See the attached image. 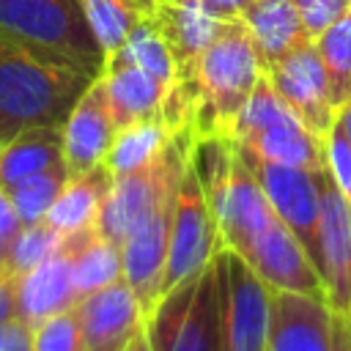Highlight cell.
Listing matches in <instances>:
<instances>
[{"label":"cell","instance_id":"obj_30","mask_svg":"<svg viewBox=\"0 0 351 351\" xmlns=\"http://www.w3.org/2000/svg\"><path fill=\"white\" fill-rule=\"evenodd\" d=\"M33 351H85L74 307L33 326Z\"/></svg>","mask_w":351,"mask_h":351},{"label":"cell","instance_id":"obj_37","mask_svg":"<svg viewBox=\"0 0 351 351\" xmlns=\"http://www.w3.org/2000/svg\"><path fill=\"white\" fill-rule=\"evenodd\" d=\"M332 351H351V315L332 313Z\"/></svg>","mask_w":351,"mask_h":351},{"label":"cell","instance_id":"obj_38","mask_svg":"<svg viewBox=\"0 0 351 351\" xmlns=\"http://www.w3.org/2000/svg\"><path fill=\"white\" fill-rule=\"evenodd\" d=\"M121 351H151V346H148V337H145V326L121 348Z\"/></svg>","mask_w":351,"mask_h":351},{"label":"cell","instance_id":"obj_18","mask_svg":"<svg viewBox=\"0 0 351 351\" xmlns=\"http://www.w3.org/2000/svg\"><path fill=\"white\" fill-rule=\"evenodd\" d=\"M239 148L277 165H293L307 170H326V143L315 132H310L299 118H288L280 123H271L266 129H258L241 140H236Z\"/></svg>","mask_w":351,"mask_h":351},{"label":"cell","instance_id":"obj_25","mask_svg":"<svg viewBox=\"0 0 351 351\" xmlns=\"http://www.w3.org/2000/svg\"><path fill=\"white\" fill-rule=\"evenodd\" d=\"M82 11L104 58L123 47L132 27L145 14L140 0H82Z\"/></svg>","mask_w":351,"mask_h":351},{"label":"cell","instance_id":"obj_24","mask_svg":"<svg viewBox=\"0 0 351 351\" xmlns=\"http://www.w3.org/2000/svg\"><path fill=\"white\" fill-rule=\"evenodd\" d=\"M104 66H137L148 74H154L159 82L170 85L176 77V63L173 55L162 38V33L156 30V25L143 14V19L132 27L129 38L123 41V47L118 52H112Z\"/></svg>","mask_w":351,"mask_h":351},{"label":"cell","instance_id":"obj_26","mask_svg":"<svg viewBox=\"0 0 351 351\" xmlns=\"http://www.w3.org/2000/svg\"><path fill=\"white\" fill-rule=\"evenodd\" d=\"M315 47L329 80L332 101L340 112V107L351 99V8L315 38Z\"/></svg>","mask_w":351,"mask_h":351},{"label":"cell","instance_id":"obj_15","mask_svg":"<svg viewBox=\"0 0 351 351\" xmlns=\"http://www.w3.org/2000/svg\"><path fill=\"white\" fill-rule=\"evenodd\" d=\"M115 132L118 126L107 107L101 80H93L63 123V162L69 173L74 176L101 165L115 140Z\"/></svg>","mask_w":351,"mask_h":351},{"label":"cell","instance_id":"obj_3","mask_svg":"<svg viewBox=\"0 0 351 351\" xmlns=\"http://www.w3.org/2000/svg\"><path fill=\"white\" fill-rule=\"evenodd\" d=\"M151 351H225V258L167 291L145 318Z\"/></svg>","mask_w":351,"mask_h":351},{"label":"cell","instance_id":"obj_21","mask_svg":"<svg viewBox=\"0 0 351 351\" xmlns=\"http://www.w3.org/2000/svg\"><path fill=\"white\" fill-rule=\"evenodd\" d=\"M71 255V277L77 296H88L99 288H107L123 277V252L121 244L104 239L96 228L66 236L63 244Z\"/></svg>","mask_w":351,"mask_h":351},{"label":"cell","instance_id":"obj_29","mask_svg":"<svg viewBox=\"0 0 351 351\" xmlns=\"http://www.w3.org/2000/svg\"><path fill=\"white\" fill-rule=\"evenodd\" d=\"M288 118H299V115L277 93V88L271 85L269 74H263L258 80V85L252 88L247 104L241 107V112H239V118H236V123L230 129V140L236 143V140H241V137H247V134H252L258 129H266V126L288 121Z\"/></svg>","mask_w":351,"mask_h":351},{"label":"cell","instance_id":"obj_13","mask_svg":"<svg viewBox=\"0 0 351 351\" xmlns=\"http://www.w3.org/2000/svg\"><path fill=\"white\" fill-rule=\"evenodd\" d=\"M145 16L162 33L173 63L176 82H195V69L206 47L219 33L222 22L214 19L200 0H162L145 8Z\"/></svg>","mask_w":351,"mask_h":351},{"label":"cell","instance_id":"obj_32","mask_svg":"<svg viewBox=\"0 0 351 351\" xmlns=\"http://www.w3.org/2000/svg\"><path fill=\"white\" fill-rule=\"evenodd\" d=\"M293 3L299 11L304 36L310 41H315L324 30H329L351 8V3H346V0H293Z\"/></svg>","mask_w":351,"mask_h":351},{"label":"cell","instance_id":"obj_8","mask_svg":"<svg viewBox=\"0 0 351 351\" xmlns=\"http://www.w3.org/2000/svg\"><path fill=\"white\" fill-rule=\"evenodd\" d=\"M266 74L285 104L299 115V121L318 137H326L337 121V107L332 101L329 80L315 41H302L282 58L266 63Z\"/></svg>","mask_w":351,"mask_h":351},{"label":"cell","instance_id":"obj_11","mask_svg":"<svg viewBox=\"0 0 351 351\" xmlns=\"http://www.w3.org/2000/svg\"><path fill=\"white\" fill-rule=\"evenodd\" d=\"M326 304L337 315H351V203L340 195L329 173L321 178V222L315 263Z\"/></svg>","mask_w":351,"mask_h":351},{"label":"cell","instance_id":"obj_20","mask_svg":"<svg viewBox=\"0 0 351 351\" xmlns=\"http://www.w3.org/2000/svg\"><path fill=\"white\" fill-rule=\"evenodd\" d=\"M63 165V126H36L0 143V186Z\"/></svg>","mask_w":351,"mask_h":351},{"label":"cell","instance_id":"obj_41","mask_svg":"<svg viewBox=\"0 0 351 351\" xmlns=\"http://www.w3.org/2000/svg\"><path fill=\"white\" fill-rule=\"evenodd\" d=\"M143 3V8H148V5H154V3H162V0H140Z\"/></svg>","mask_w":351,"mask_h":351},{"label":"cell","instance_id":"obj_34","mask_svg":"<svg viewBox=\"0 0 351 351\" xmlns=\"http://www.w3.org/2000/svg\"><path fill=\"white\" fill-rule=\"evenodd\" d=\"M19 230H22V219H19V214H16L8 192L0 186V239L11 247V241H14V236Z\"/></svg>","mask_w":351,"mask_h":351},{"label":"cell","instance_id":"obj_1","mask_svg":"<svg viewBox=\"0 0 351 351\" xmlns=\"http://www.w3.org/2000/svg\"><path fill=\"white\" fill-rule=\"evenodd\" d=\"M99 80L82 66L0 30V143L36 126H63Z\"/></svg>","mask_w":351,"mask_h":351},{"label":"cell","instance_id":"obj_14","mask_svg":"<svg viewBox=\"0 0 351 351\" xmlns=\"http://www.w3.org/2000/svg\"><path fill=\"white\" fill-rule=\"evenodd\" d=\"M266 351H332V310L324 299L274 291Z\"/></svg>","mask_w":351,"mask_h":351},{"label":"cell","instance_id":"obj_4","mask_svg":"<svg viewBox=\"0 0 351 351\" xmlns=\"http://www.w3.org/2000/svg\"><path fill=\"white\" fill-rule=\"evenodd\" d=\"M0 30L44 47L93 77L104 71V52L88 27L82 0H0Z\"/></svg>","mask_w":351,"mask_h":351},{"label":"cell","instance_id":"obj_39","mask_svg":"<svg viewBox=\"0 0 351 351\" xmlns=\"http://www.w3.org/2000/svg\"><path fill=\"white\" fill-rule=\"evenodd\" d=\"M337 123H340V129L346 132V137H348V143H351V99L340 107V112H337Z\"/></svg>","mask_w":351,"mask_h":351},{"label":"cell","instance_id":"obj_10","mask_svg":"<svg viewBox=\"0 0 351 351\" xmlns=\"http://www.w3.org/2000/svg\"><path fill=\"white\" fill-rule=\"evenodd\" d=\"M225 258V351H266L271 293L233 250L222 247Z\"/></svg>","mask_w":351,"mask_h":351},{"label":"cell","instance_id":"obj_16","mask_svg":"<svg viewBox=\"0 0 351 351\" xmlns=\"http://www.w3.org/2000/svg\"><path fill=\"white\" fill-rule=\"evenodd\" d=\"M77 299L80 296L71 277V255L66 247L16 280V315L30 326L63 310H71Z\"/></svg>","mask_w":351,"mask_h":351},{"label":"cell","instance_id":"obj_27","mask_svg":"<svg viewBox=\"0 0 351 351\" xmlns=\"http://www.w3.org/2000/svg\"><path fill=\"white\" fill-rule=\"evenodd\" d=\"M69 176L71 173H69V167L63 162V165H55L49 170H41L36 176H27L19 184L5 189L11 203H14V208H16V214H19V219H22V225H33V222H41L47 217V211L52 208L55 197L66 186Z\"/></svg>","mask_w":351,"mask_h":351},{"label":"cell","instance_id":"obj_7","mask_svg":"<svg viewBox=\"0 0 351 351\" xmlns=\"http://www.w3.org/2000/svg\"><path fill=\"white\" fill-rule=\"evenodd\" d=\"M233 252L241 255V261L274 291H293L326 302V291L315 263L280 217L252 233Z\"/></svg>","mask_w":351,"mask_h":351},{"label":"cell","instance_id":"obj_12","mask_svg":"<svg viewBox=\"0 0 351 351\" xmlns=\"http://www.w3.org/2000/svg\"><path fill=\"white\" fill-rule=\"evenodd\" d=\"M74 313L85 351H121L145 326L143 307L123 277L77 299Z\"/></svg>","mask_w":351,"mask_h":351},{"label":"cell","instance_id":"obj_9","mask_svg":"<svg viewBox=\"0 0 351 351\" xmlns=\"http://www.w3.org/2000/svg\"><path fill=\"white\" fill-rule=\"evenodd\" d=\"M176 192H178V186H173L121 241L123 280L134 291L145 318L162 299V280H165V263H167V241H170Z\"/></svg>","mask_w":351,"mask_h":351},{"label":"cell","instance_id":"obj_28","mask_svg":"<svg viewBox=\"0 0 351 351\" xmlns=\"http://www.w3.org/2000/svg\"><path fill=\"white\" fill-rule=\"evenodd\" d=\"M66 236L60 230H55L49 222H33V225H22V230L14 236L8 255H5V271L11 277H22L30 269H36L38 263H44L47 258H52L55 252L63 250Z\"/></svg>","mask_w":351,"mask_h":351},{"label":"cell","instance_id":"obj_22","mask_svg":"<svg viewBox=\"0 0 351 351\" xmlns=\"http://www.w3.org/2000/svg\"><path fill=\"white\" fill-rule=\"evenodd\" d=\"M241 22L250 30V36L266 63L282 58L302 41H310L304 36V27H302L293 0H252L250 8L244 11Z\"/></svg>","mask_w":351,"mask_h":351},{"label":"cell","instance_id":"obj_31","mask_svg":"<svg viewBox=\"0 0 351 351\" xmlns=\"http://www.w3.org/2000/svg\"><path fill=\"white\" fill-rule=\"evenodd\" d=\"M324 143H326V173L340 189V195L351 203V143L337 121L324 137Z\"/></svg>","mask_w":351,"mask_h":351},{"label":"cell","instance_id":"obj_33","mask_svg":"<svg viewBox=\"0 0 351 351\" xmlns=\"http://www.w3.org/2000/svg\"><path fill=\"white\" fill-rule=\"evenodd\" d=\"M0 351H33V326L19 315L0 321Z\"/></svg>","mask_w":351,"mask_h":351},{"label":"cell","instance_id":"obj_36","mask_svg":"<svg viewBox=\"0 0 351 351\" xmlns=\"http://www.w3.org/2000/svg\"><path fill=\"white\" fill-rule=\"evenodd\" d=\"M16 315V277L0 269V321Z\"/></svg>","mask_w":351,"mask_h":351},{"label":"cell","instance_id":"obj_17","mask_svg":"<svg viewBox=\"0 0 351 351\" xmlns=\"http://www.w3.org/2000/svg\"><path fill=\"white\" fill-rule=\"evenodd\" d=\"M99 80L118 129L162 115L167 85L159 82L154 74L137 66H104Z\"/></svg>","mask_w":351,"mask_h":351},{"label":"cell","instance_id":"obj_2","mask_svg":"<svg viewBox=\"0 0 351 351\" xmlns=\"http://www.w3.org/2000/svg\"><path fill=\"white\" fill-rule=\"evenodd\" d=\"M263 74L266 60L244 22H222L195 69V137H230L241 107Z\"/></svg>","mask_w":351,"mask_h":351},{"label":"cell","instance_id":"obj_6","mask_svg":"<svg viewBox=\"0 0 351 351\" xmlns=\"http://www.w3.org/2000/svg\"><path fill=\"white\" fill-rule=\"evenodd\" d=\"M239 148V145H236ZM241 159L252 170L263 195L269 197L277 217L291 228L313 263H318V222H321V178L326 170H307L293 165L266 162L244 148Z\"/></svg>","mask_w":351,"mask_h":351},{"label":"cell","instance_id":"obj_19","mask_svg":"<svg viewBox=\"0 0 351 351\" xmlns=\"http://www.w3.org/2000/svg\"><path fill=\"white\" fill-rule=\"evenodd\" d=\"M110 186H112V173L104 162L85 173L69 176L66 186L55 197L44 222H49L63 236H74V233L96 228Z\"/></svg>","mask_w":351,"mask_h":351},{"label":"cell","instance_id":"obj_40","mask_svg":"<svg viewBox=\"0 0 351 351\" xmlns=\"http://www.w3.org/2000/svg\"><path fill=\"white\" fill-rule=\"evenodd\" d=\"M5 255H8V244L0 239V269H5Z\"/></svg>","mask_w":351,"mask_h":351},{"label":"cell","instance_id":"obj_5","mask_svg":"<svg viewBox=\"0 0 351 351\" xmlns=\"http://www.w3.org/2000/svg\"><path fill=\"white\" fill-rule=\"evenodd\" d=\"M217 250H222L219 228L208 208L200 178H197L192 162L186 159L181 181H178V192H176L173 222H170L162 296L167 291H173L178 282H184L192 274H197L200 269H206Z\"/></svg>","mask_w":351,"mask_h":351},{"label":"cell","instance_id":"obj_23","mask_svg":"<svg viewBox=\"0 0 351 351\" xmlns=\"http://www.w3.org/2000/svg\"><path fill=\"white\" fill-rule=\"evenodd\" d=\"M170 140V132L159 118H148V121H137L132 126H123L115 132V140L107 151V159L104 165L110 167L112 178L118 176H126V173H134V170H143L148 167L154 159H159V154L165 151Z\"/></svg>","mask_w":351,"mask_h":351},{"label":"cell","instance_id":"obj_42","mask_svg":"<svg viewBox=\"0 0 351 351\" xmlns=\"http://www.w3.org/2000/svg\"><path fill=\"white\" fill-rule=\"evenodd\" d=\"M346 3H351V0H346Z\"/></svg>","mask_w":351,"mask_h":351},{"label":"cell","instance_id":"obj_35","mask_svg":"<svg viewBox=\"0 0 351 351\" xmlns=\"http://www.w3.org/2000/svg\"><path fill=\"white\" fill-rule=\"evenodd\" d=\"M200 3H203V8L214 19H219V22H236V19L244 16V11L250 8L252 0H200Z\"/></svg>","mask_w":351,"mask_h":351}]
</instances>
